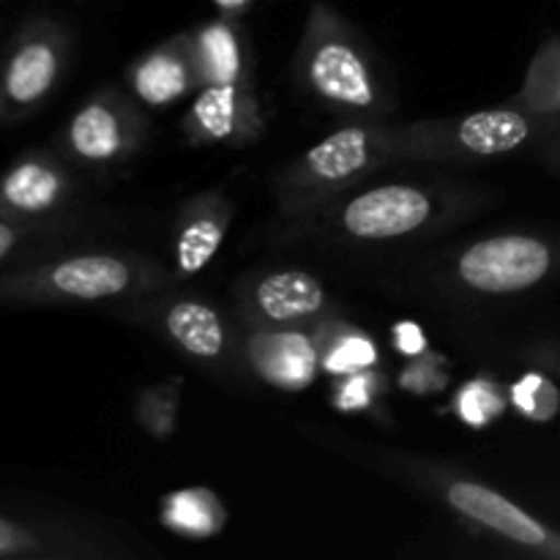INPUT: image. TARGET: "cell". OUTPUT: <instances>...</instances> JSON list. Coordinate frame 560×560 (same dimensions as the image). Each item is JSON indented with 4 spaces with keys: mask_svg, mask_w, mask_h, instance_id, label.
Wrapping results in <instances>:
<instances>
[{
    "mask_svg": "<svg viewBox=\"0 0 560 560\" xmlns=\"http://www.w3.org/2000/svg\"><path fill=\"white\" fill-rule=\"evenodd\" d=\"M457 213L452 195L421 184H388L345 195L317 211V222L326 235H337L355 244H386V241L413 238L441 228Z\"/></svg>",
    "mask_w": 560,
    "mask_h": 560,
    "instance_id": "5b68a950",
    "label": "cell"
},
{
    "mask_svg": "<svg viewBox=\"0 0 560 560\" xmlns=\"http://www.w3.org/2000/svg\"><path fill=\"white\" fill-rule=\"evenodd\" d=\"M331 295L310 271H268L249 279L235 299L244 328H312L331 315Z\"/></svg>",
    "mask_w": 560,
    "mask_h": 560,
    "instance_id": "8fae6325",
    "label": "cell"
},
{
    "mask_svg": "<svg viewBox=\"0 0 560 560\" xmlns=\"http://www.w3.org/2000/svg\"><path fill=\"white\" fill-rule=\"evenodd\" d=\"M556 252L530 233H501L474 241L452 262V279L476 295H514L550 277Z\"/></svg>",
    "mask_w": 560,
    "mask_h": 560,
    "instance_id": "9c48e42d",
    "label": "cell"
},
{
    "mask_svg": "<svg viewBox=\"0 0 560 560\" xmlns=\"http://www.w3.org/2000/svg\"><path fill=\"white\" fill-rule=\"evenodd\" d=\"M235 206L222 189H208L180 206L173 228V271L178 279L197 277L228 238Z\"/></svg>",
    "mask_w": 560,
    "mask_h": 560,
    "instance_id": "2e32d148",
    "label": "cell"
},
{
    "mask_svg": "<svg viewBox=\"0 0 560 560\" xmlns=\"http://www.w3.org/2000/svg\"><path fill=\"white\" fill-rule=\"evenodd\" d=\"M159 523L180 539L208 541L224 530L228 509L213 490L189 487V490L164 495L162 506H159Z\"/></svg>",
    "mask_w": 560,
    "mask_h": 560,
    "instance_id": "d6986e66",
    "label": "cell"
},
{
    "mask_svg": "<svg viewBox=\"0 0 560 560\" xmlns=\"http://www.w3.org/2000/svg\"><path fill=\"white\" fill-rule=\"evenodd\" d=\"M541 148H545V162L550 164L552 170H560V129Z\"/></svg>",
    "mask_w": 560,
    "mask_h": 560,
    "instance_id": "f1b7e54d",
    "label": "cell"
},
{
    "mask_svg": "<svg viewBox=\"0 0 560 560\" xmlns=\"http://www.w3.org/2000/svg\"><path fill=\"white\" fill-rule=\"evenodd\" d=\"M534 115H560V36L541 42L520 91L509 98Z\"/></svg>",
    "mask_w": 560,
    "mask_h": 560,
    "instance_id": "44dd1931",
    "label": "cell"
},
{
    "mask_svg": "<svg viewBox=\"0 0 560 560\" xmlns=\"http://www.w3.org/2000/svg\"><path fill=\"white\" fill-rule=\"evenodd\" d=\"M386 392V377L375 370H361L353 375L337 377L331 392L334 408L342 413H364V410L377 408V399Z\"/></svg>",
    "mask_w": 560,
    "mask_h": 560,
    "instance_id": "cb8c5ba5",
    "label": "cell"
},
{
    "mask_svg": "<svg viewBox=\"0 0 560 560\" xmlns=\"http://www.w3.org/2000/svg\"><path fill=\"white\" fill-rule=\"evenodd\" d=\"M124 80L131 96L151 109H167L195 96L202 88V74L197 69L191 33H175L159 47L142 52L126 66Z\"/></svg>",
    "mask_w": 560,
    "mask_h": 560,
    "instance_id": "5bb4252c",
    "label": "cell"
},
{
    "mask_svg": "<svg viewBox=\"0 0 560 560\" xmlns=\"http://www.w3.org/2000/svg\"><path fill=\"white\" fill-rule=\"evenodd\" d=\"M189 33L202 85H255V58L241 16L219 14L217 20L202 22Z\"/></svg>",
    "mask_w": 560,
    "mask_h": 560,
    "instance_id": "e0dca14e",
    "label": "cell"
},
{
    "mask_svg": "<svg viewBox=\"0 0 560 560\" xmlns=\"http://www.w3.org/2000/svg\"><path fill=\"white\" fill-rule=\"evenodd\" d=\"M446 383V377L441 375V364L435 361V355H421V359H413V364L405 366V372L399 375V386L405 392L416 394H430L438 392V388Z\"/></svg>",
    "mask_w": 560,
    "mask_h": 560,
    "instance_id": "484cf974",
    "label": "cell"
},
{
    "mask_svg": "<svg viewBox=\"0 0 560 560\" xmlns=\"http://www.w3.org/2000/svg\"><path fill=\"white\" fill-rule=\"evenodd\" d=\"M0 556L5 560H77L107 558L113 556V550L93 545L91 536L71 525L3 514L0 517Z\"/></svg>",
    "mask_w": 560,
    "mask_h": 560,
    "instance_id": "ac0fdd59",
    "label": "cell"
},
{
    "mask_svg": "<svg viewBox=\"0 0 560 560\" xmlns=\"http://www.w3.org/2000/svg\"><path fill=\"white\" fill-rule=\"evenodd\" d=\"M432 476V487L441 495V501L474 525L481 534H490L495 539L506 541V545L517 547V550L534 552V556L560 558V534L520 509L517 503L509 501L492 487L481 485V481L465 479V476Z\"/></svg>",
    "mask_w": 560,
    "mask_h": 560,
    "instance_id": "30bf717a",
    "label": "cell"
},
{
    "mask_svg": "<svg viewBox=\"0 0 560 560\" xmlns=\"http://www.w3.org/2000/svg\"><path fill=\"white\" fill-rule=\"evenodd\" d=\"M252 3H255V0H213L219 14H230V16H244Z\"/></svg>",
    "mask_w": 560,
    "mask_h": 560,
    "instance_id": "83f0119b",
    "label": "cell"
},
{
    "mask_svg": "<svg viewBox=\"0 0 560 560\" xmlns=\"http://www.w3.org/2000/svg\"><path fill=\"white\" fill-rule=\"evenodd\" d=\"M60 153L27 151L9 164L0 184V217L52 224L71 206L77 180Z\"/></svg>",
    "mask_w": 560,
    "mask_h": 560,
    "instance_id": "7c38bea8",
    "label": "cell"
},
{
    "mask_svg": "<svg viewBox=\"0 0 560 560\" xmlns=\"http://www.w3.org/2000/svg\"><path fill=\"white\" fill-rule=\"evenodd\" d=\"M180 131L195 148H246L257 142L266 131V115L255 85H202L180 118Z\"/></svg>",
    "mask_w": 560,
    "mask_h": 560,
    "instance_id": "4fadbf2b",
    "label": "cell"
},
{
    "mask_svg": "<svg viewBox=\"0 0 560 560\" xmlns=\"http://www.w3.org/2000/svg\"><path fill=\"white\" fill-rule=\"evenodd\" d=\"M560 129V115H534L517 104L459 115V118L388 124L394 164H474L545 145Z\"/></svg>",
    "mask_w": 560,
    "mask_h": 560,
    "instance_id": "3957f363",
    "label": "cell"
},
{
    "mask_svg": "<svg viewBox=\"0 0 560 560\" xmlns=\"http://www.w3.org/2000/svg\"><path fill=\"white\" fill-rule=\"evenodd\" d=\"M320 350V366L331 377L353 375L361 370H375L381 364V353L370 334L350 326L348 320L328 315L317 326L310 328Z\"/></svg>",
    "mask_w": 560,
    "mask_h": 560,
    "instance_id": "ffe728a7",
    "label": "cell"
},
{
    "mask_svg": "<svg viewBox=\"0 0 560 560\" xmlns=\"http://www.w3.org/2000/svg\"><path fill=\"white\" fill-rule=\"evenodd\" d=\"M148 135V115L129 88L104 85L66 120L55 151L82 170H115L142 151Z\"/></svg>",
    "mask_w": 560,
    "mask_h": 560,
    "instance_id": "8992f818",
    "label": "cell"
},
{
    "mask_svg": "<svg viewBox=\"0 0 560 560\" xmlns=\"http://www.w3.org/2000/svg\"><path fill=\"white\" fill-rule=\"evenodd\" d=\"M145 295L129 312L135 323H145L151 331L167 339L175 350L195 364L213 370L217 375H246V342L244 326L230 323L217 306L191 295L159 299ZM252 375V372H249Z\"/></svg>",
    "mask_w": 560,
    "mask_h": 560,
    "instance_id": "52a82bcc",
    "label": "cell"
},
{
    "mask_svg": "<svg viewBox=\"0 0 560 560\" xmlns=\"http://www.w3.org/2000/svg\"><path fill=\"white\" fill-rule=\"evenodd\" d=\"M69 31L55 20L36 16L16 31L0 80V115L5 124H16L49 102L69 66Z\"/></svg>",
    "mask_w": 560,
    "mask_h": 560,
    "instance_id": "ba28073f",
    "label": "cell"
},
{
    "mask_svg": "<svg viewBox=\"0 0 560 560\" xmlns=\"http://www.w3.org/2000/svg\"><path fill=\"white\" fill-rule=\"evenodd\" d=\"M246 364L279 392H301L320 375V350L310 328H244Z\"/></svg>",
    "mask_w": 560,
    "mask_h": 560,
    "instance_id": "9a60e30c",
    "label": "cell"
},
{
    "mask_svg": "<svg viewBox=\"0 0 560 560\" xmlns=\"http://www.w3.org/2000/svg\"><path fill=\"white\" fill-rule=\"evenodd\" d=\"M175 279V271L142 255L82 252L3 268L0 299L11 306L102 304L156 295L173 288Z\"/></svg>",
    "mask_w": 560,
    "mask_h": 560,
    "instance_id": "7a4b0ae2",
    "label": "cell"
},
{
    "mask_svg": "<svg viewBox=\"0 0 560 560\" xmlns=\"http://www.w3.org/2000/svg\"><path fill=\"white\" fill-rule=\"evenodd\" d=\"M514 408L523 416L534 421H547L558 413L560 408V392L552 381H547L539 372H528V375L520 377L512 386V394H509Z\"/></svg>",
    "mask_w": 560,
    "mask_h": 560,
    "instance_id": "d4e9b609",
    "label": "cell"
},
{
    "mask_svg": "<svg viewBox=\"0 0 560 560\" xmlns=\"http://www.w3.org/2000/svg\"><path fill=\"white\" fill-rule=\"evenodd\" d=\"M392 339H394V348H397L402 355H408L410 361L430 353V345H427L424 331H421L419 323L413 320L397 323V326L392 328Z\"/></svg>",
    "mask_w": 560,
    "mask_h": 560,
    "instance_id": "4316f807",
    "label": "cell"
},
{
    "mask_svg": "<svg viewBox=\"0 0 560 560\" xmlns=\"http://www.w3.org/2000/svg\"><path fill=\"white\" fill-rule=\"evenodd\" d=\"M295 80L312 102L348 120H386L397 104L370 44L326 0L310 5Z\"/></svg>",
    "mask_w": 560,
    "mask_h": 560,
    "instance_id": "6da1fadb",
    "label": "cell"
},
{
    "mask_svg": "<svg viewBox=\"0 0 560 560\" xmlns=\"http://www.w3.org/2000/svg\"><path fill=\"white\" fill-rule=\"evenodd\" d=\"M180 392H184V377H167L156 386L142 388L135 405V419L148 435L156 441H167L178 430Z\"/></svg>",
    "mask_w": 560,
    "mask_h": 560,
    "instance_id": "7402d4cb",
    "label": "cell"
},
{
    "mask_svg": "<svg viewBox=\"0 0 560 560\" xmlns=\"http://www.w3.org/2000/svg\"><path fill=\"white\" fill-rule=\"evenodd\" d=\"M392 162L388 120H350L284 164L273 178L282 217L310 219Z\"/></svg>",
    "mask_w": 560,
    "mask_h": 560,
    "instance_id": "277c9868",
    "label": "cell"
},
{
    "mask_svg": "<svg viewBox=\"0 0 560 560\" xmlns=\"http://www.w3.org/2000/svg\"><path fill=\"white\" fill-rule=\"evenodd\" d=\"M506 410V394L498 383L479 377L465 383L454 397V413L468 427H487Z\"/></svg>",
    "mask_w": 560,
    "mask_h": 560,
    "instance_id": "603a6c76",
    "label": "cell"
}]
</instances>
